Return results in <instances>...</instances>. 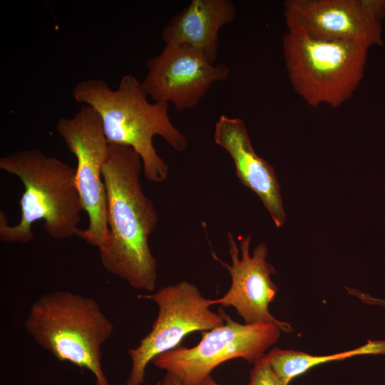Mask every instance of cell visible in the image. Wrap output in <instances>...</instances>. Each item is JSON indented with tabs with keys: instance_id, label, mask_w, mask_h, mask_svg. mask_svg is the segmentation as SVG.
<instances>
[{
	"instance_id": "cell-19",
	"label": "cell",
	"mask_w": 385,
	"mask_h": 385,
	"mask_svg": "<svg viewBox=\"0 0 385 385\" xmlns=\"http://www.w3.org/2000/svg\"><path fill=\"white\" fill-rule=\"evenodd\" d=\"M156 385H161L160 381H158Z\"/></svg>"
},
{
	"instance_id": "cell-4",
	"label": "cell",
	"mask_w": 385,
	"mask_h": 385,
	"mask_svg": "<svg viewBox=\"0 0 385 385\" xmlns=\"http://www.w3.org/2000/svg\"><path fill=\"white\" fill-rule=\"evenodd\" d=\"M25 329L34 342L61 361L90 371L96 385H110L102 366V346L114 326L93 298L58 290L34 302Z\"/></svg>"
},
{
	"instance_id": "cell-8",
	"label": "cell",
	"mask_w": 385,
	"mask_h": 385,
	"mask_svg": "<svg viewBox=\"0 0 385 385\" xmlns=\"http://www.w3.org/2000/svg\"><path fill=\"white\" fill-rule=\"evenodd\" d=\"M56 129L77 160L76 182L88 217V227L80 230L77 236L100 249L109 240L103 168L110 152L101 117L93 108L83 105L73 117L60 118Z\"/></svg>"
},
{
	"instance_id": "cell-10",
	"label": "cell",
	"mask_w": 385,
	"mask_h": 385,
	"mask_svg": "<svg viewBox=\"0 0 385 385\" xmlns=\"http://www.w3.org/2000/svg\"><path fill=\"white\" fill-rule=\"evenodd\" d=\"M142 87L154 102L172 103L178 112L197 106L216 82L230 75L225 63H210L198 51L183 44H165L146 62Z\"/></svg>"
},
{
	"instance_id": "cell-13",
	"label": "cell",
	"mask_w": 385,
	"mask_h": 385,
	"mask_svg": "<svg viewBox=\"0 0 385 385\" xmlns=\"http://www.w3.org/2000/svg\"><path fill=\"white\" fill-rule=\"evenodd\" d=\"M237 10L230 0H192L175 14L160 34L165 44L186 45L215 63L219 31L235 19Z\"/></svg>"
},
{
	"instance_id": "cell-9",
	"label": "cell",
	"mask_w": 385,
	"mask_h": 385,
	"mask_svg": "<svg viewBox=\"0 0 385 385\" xmlns=\"http://www.w3.org/2000/svg\"><path fill=\"white\" fill-rule=\"evenodd\" d=\"M284 18L288 31L370 47L383 44L385 0H288Z\"/></svg>"
},
{
	"instance_id": "cell-1",
	"label": "cell",
	"mask_w": 385,
	"mask_h": 385,
	"mask_svg": "<svg viewBox=\"0 0 385 385\" xmlns=\"http://www.w3.org/2000/svg\"><path fill=\"white\" fill-rule=\"evenodd\" d=\"M143 162L131 147L110 144L103 168L109 240L99 250L103 268L131 287L153 291L157 261L148 238L158 220L157 210L140 184Z\"/></svg>"
},
{
	"instance_id": "cell-14",
	"label": "cell",
	"mask_w": 385,
	"mask_h": 385,
	"mask_svg": "<svg viewBox=\"0 0 385 385\" xmlns=\"http://www.w3.org/2000/svg\"><path fill=\"white\" fill-rule=\"evenodd\" d=\"M369 354L385 355V340H369L358 348L324 356H314L303 351L274 348L266 354V356L274 373L289 384L294 378L317 365Z\"/></svg>"
},
{
	"instance_id": "cell-12",
	"label": "cell",
	"mask_w": 385,
	"mask_h": 385,
	"mask_svg": "<svg viewBox=\"0 0 385 385\" xmlns=\"http://www.w3.org/2000/svg\"><path fill=\"white\" fill-rule=\"evenodd\" d=\"M214 140L230 155L241 183L260 197L275 226L281 227L286 213L274 169L255 151L245 122L221 115L215 123Z\"/></svg>"
},
{
	"instance_id": "cell-3",
	"label": "cell",
	"mask_w": 385,
	"mask_h": 385,
	"mask_svg": "<svg viewBox=\"0 0 385 385\" xmlns=\"http://www.w3.org/2000/svg\"><path fill=\"white\" fill-rule=\"evenodd\" d=\"M0 169L19 178L24 188L17 224L9 225L6 214L0 211L1 241L29 242L34 237V223L40 220L43 221V228L52 238L77 235L83 208L76 182V168L34 148L1 157Z\"/></svg>"
},
{
	"instance_id": "cell-11",
	"label": "cell",
	"mask_w": 385,
	"mask_h": 385,
	"mask_svg": "<svg viewBox=\"0 0 385 385\" xmlns=\"http://www.w3.org/2000/svg\"><path fill=\"white\" fill-rule=\"evenodd\" d=\"M227 236L232 264L220 260L214 252L212 255L214 260L228 270L231 285L222 297L208 299L209 305L234 307L246 324L270 323L277 325L283 332H291L292 329L289 324L276 319L269 310V305L274 301L278 287L271 279V274H275V270L267 261V246L260 243L250 255L252 235H249L240 241V258L239 249L233 235L228 232Z\"/></svg>"
},
{
	"instance_id": "cell-5",
	"label": "cell",
	"mask_w": 385,
	"mask_h": 385,
	"mask_svg": "<svg viewBox=\"0 0 385 385\" xmlns=\"http://www.w3.org/2000/svg\"><path fill=\"white\" fill-rule=\"evenodd\" d=\"M369 46L359 42L329 41L288 31L282 50L288 78L309 106L337 108L356 90L364 73Z\"/></svg>"
},
{
	"instance_id": "cell-17",
	"label": "cell",
	"mask_w": 385,
	"mask_h": 385,
	"mask_svg": "<svg viewBox=\"0 0 385 385\" xmlns=\"http://www.w3.org/2000/svg\"><path fill=\"white\" fill-rule=\"evenodd\" d=\"M160 384L161 385H183L174 375L170 373L165 374Z\"/></svg>"
},
{
	"instance_id": "cell-18",
	"label": "cell",
	"mask_w": 385,
	"mask_h": 385,
	"mask_svg": "<svg viewBox=\"0 0 385 385\" xmlns=\"http://www.w3.org/2000/svg\"><path fill=\"white\" fill-rule=\"evenodd\" d=\"M200 385H220L218 384L210 375L207 376Z\"/></svg>"
},
{
	"instance_id": "cell-2",
	"label": "cell",
	"mask_w": 385,
	"mask_h": 385,
	"mask_svg": "<svg viewBox=\"0 0 385 385\" xmlns=\"http://www.w3.org/2000/svg\"><path fill=\"white\" fill-rule=\"evenodd\" d=\"M72 95L98 112L109 144L130 146L138 153L143 175L150 182H163L169 171L154 147V136H160L178 152L188 147L186 135L170 118L169 104L150 102L141 83L131 75L122 76L116 89L98 78L81 81Z\"/></svg>"
},
{
	"instance_id": "cell-7",
	"label": "cell",
	"mask_w": 385,
	"mask_h": 385,
	"mask_svg": "<svg viewBox=\"0 0 385 385\" xmlns=\"http://www.w3.org/2000/svg\"><path fill=\"white\" fill-rule=\"evenodd\" d=\"M138 297L153 300L158 305V314L139 345L128 350L132 367L126 385H141L148 364L155 356L179 346L188 334L207 332L225 323L222 308L217 313L210 310L208 299L189 282L166 286L154 294H138Z\"/></svg>"
},
{
	"instance_id": "cell-15",
	"label": "cell",
	"mask_w": 385,
	"mask_h": 385,
	"mask_svg": "<svg viewBox=\"0 0 385 385\" xmlns=\"http://www.w3.org/2000/svg\"><path fill=\"white\" fill-rule=\"evenodd\" d=\"M248 385H288L272 371L266 354L254 364Z\"/></svg>"
},
{
	"instance_id": "cell-6",
	"label": "cell",
	"mask_w": 385,
	"mask_h": 385,
	"mask_svg": "<svg viewBox=\"0 0 385 385\" xmlns=\"http://www.w3.org/2000/svg\"><path fill=\"white\" fill-rule=\"evenodd\" d=\"M225 323L203 333L197 345L177 348L155 356L157 367L174 375L183 385H200L222 363L242 358L255 364L279 339L274 324H240L222 310Z\"/></svg>"
},
{
	"instance_id": "cell-16",
	"label": "cell",
	"mask_w": 385,
	"mask_h": 385,
	"mask_svg": "<svg viewBox=\"0 0 385 385\" xmlns=\"http://www.w3.org/2000/svg\"><path fill=\"white\" fill-rule=\"evenodd\" d=\"M346 289L349 294L358 297L359 299H361L363 302L366 304L385 307V299L374 297L373 296L366 292H361L356 289L350 287H346Z\"/></svg>"
}]
</instances>
